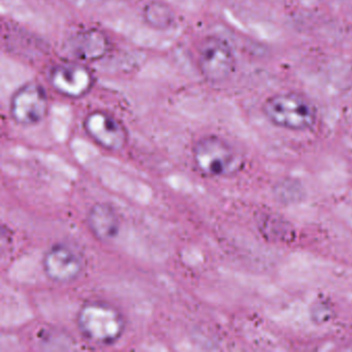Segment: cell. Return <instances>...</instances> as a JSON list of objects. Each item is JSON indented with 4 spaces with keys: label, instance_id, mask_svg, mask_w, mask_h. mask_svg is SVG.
I'll use <instances>...</instances> for the list:
<instances>
[{
    "label": "cell",
    "instance_id": "obj_1",
    "mask_svg": "<svg viewBox=\"0 0 352 352\" xmlns=\"http://www.w3.org/2000/svg\"><path fill=\"white\" fill-rule=\"evenodd\" d=\"M77 325L88 341L98 345H112L122 337L126 322L124 315L114 305L104 300H90L80 308Z\"/></svg>",
    "mask_w": 352,
    "mask_h": 352
},
{
    "label": "cell",
    "instance_id": "obj_5",
    "mask_svg": "<svg viewBox=\"0 0 352 352\" xmlns=\"http://www.w3.org/2000/svg\"><path fill=\"white\" fill-rule=\"evenodd\" d=\"M49 100L46 90L38 82L24 84L11 100L12 118L24 126L38 124L48 114Z\"/></svg>",
    "mask_w": 352,
    "mask_h": 352
},
{
    "label": "cell",
    "instance_id": "obj_7",
    "mask_svg": "<svg viewBox=\"0 0 352 352\" xmlns=\"http://www.w3.org/2000/svg\"><path fill=\"white\" fill-rule=\"evenodd\" d=\"M83 126L98 146L109 151H120L129 141V133L124 125L104 111H94L87 115Z\"/></svg>",
    "mask_w": 352,
    "mask_h": 352
},
{
    "label": "cell",
    "instance_id": "obj_4",
    "mask_svg": "<svg viewBox=\"0 0 352 352\" xmlns=\"http://www.w3.org/2000/svg\"><path fill=\"white\" fill-rule=\"evenodd\" d=\"M197 63L206 80L212 83H220L234 73L236 57L226 41L218 36H209L199 46Z\"/></svg>",
    "mask_w": 352,
    "mask_h": 352
},
{
    "label": "cell",
    "instance_id": "obj_6",
    "mask_svg": "<svg viewBox=\"0 0 352 352\" xmlns=\"http://www.w3.org/2000/svg\"><path fill=\"white\" fill-rule=\"evenodd\" d=\"M43 270L51 281L67 284L77 280L84 271L83 256L67 244L53 245L43 257Z\"/></svg>",
    "mask_w": 352,
    "mask_h": 352
},
{
    "label": "cell",
    "instance_id": "obj_8",
    "mask_svg": "<svg viewBox=\"0 0 352 352\" xmlns=\"http://www.w3.org/2000/svg\"><path fill=\"white\" fill-rule=\"evenodd\" d=\"M50 82L53 88L63 96L79 98L91 90L94 76L83 65H63L52 69Z\"/></svg>",
    "mask_w": 352,
    "mask_h": 352
},
{
    "label": "cell",
    "instance_id": "obj_2",
    "mask_svg": "<svg viewBox=\"0 0 352 352\" xmlns=\"http://www.w3.org/2000/svg\"><path fill=\"white\" fill-rule=\"evenodd\" d=\"M263 112L272 124L288 131H308L317 121L314 104L296 92L270 96L263 102Z\"/></svg>",
    "mask_w": 352,
    "mask_h": 352
},
{
    "label": "cell",
    "instance_id": "obj_11",
    "mask_svg": "<svg viewBox=\"0 0 352 352\" xmlns=\"http://www.w3.org/2000/svg\"><path fill=\"white\" fill-rule=\"evenodd\" d=\"M146 19L148 20L152 25L166 26L172 21L170 18V13L168 10L166 9L164 6L160 3H154V5L149 6L146 10Z\"/></svg>",
    "mask_w": 352,
    "mask_h": 352
},
{
    "label": "cell",
    "instance_id": "obj_3",
    "mask_svg": "<svg viewBox=\"0 0 352 352\" xmlns=\"http://www.w3.org/2000/svg\"><path fill=\"white\" fill-rule=\"evenodd\" d=\"M193 160L199 172L209 177H230L243 166L236 148L218 135H206L193 147Z\"/></svg>",
    "mask_w": 352,
    "mask_h": 352
},
{
    "label": "cell",
    "instance_id": "obj_9",
    "mask_svg": "<svg viewBox=\"0 0 352 352\" xmlns=\"http://www.w3.org/2000/svg\"><path fill=\"white\" fill-rule=\"evenodd\" d=\"M88 226L92 234L102 241L113 240L120 230V218L112 206L98 203L88 213Z\"/></svg>",
    "mask_w": 352,
    "mask_h": 352
},
{
    "label": "cell",
    "instance_id": "obj_10",
    "mask_svg": "<svg viewBox=\"0 0 352 352\" xmlns=\"http://www.w3.org/2000/svg\"><path fill=\"white\" fill-rule=\"evenodd\" d=\"M76 53L84 59L100 58L107 51V40L98 32H84L74 43Z\"/></svg>",
    "mask_w": 352,
    "mask_h": 352
}]
</instances>
